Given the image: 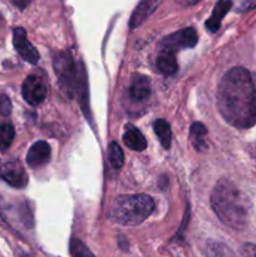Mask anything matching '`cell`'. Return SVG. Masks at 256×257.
<instances>
[{
    "mask_svg": "<svg viewBox=\"0 0 256 257\" xmlns=\"http://www.w3.org/2000/svg\"><path fill=\"white\" fill-rule=\"evenodd\" d=\"M206 135H207V128H206L201 122H195L191 125V142H192L193 147H195L196 151H198V152H205V151H207L208 145L207 142H206Z\"/></svg>",
    "mask_w": 256,
    "mask_h": 257,
    "instance_id": "15",
    "label": "cell"
},
{
    "mask_svg": "<svg viewBox=\"0 0 256 257\" xmlns=\"http://www.w3.org/2000/svg\"><path fill=\"white\" fill-rule=\"evenodd\" d=\"M256 0H237L238 12H247V10L255 9Z\"/></svg>",
    "mask_w": 256,
    "mask_h": 257,
    "instance_id": "23",
    "label": "cell"
},
{
    "mask_svg": "<svg viewBox=\"0 0 256 257\" xmlns=\"http://www.w3.org/2000/svg\"><path fill=\"white\" fill-rule=\"evenodd\" d=\"M12 112V102L4 94H0V115H9Z\"/></svg>",
    "mask_w": 256,
    "mask_h": 257,
    "instance_id": "22",
    "label": "cell"
},
{
    "mask_svg": "<svg viewBox=\"0 0 256 257\" xmlns=\"http://www.w3.org/2000/svg\"><path fill=\"white\" fill-rule=\"evenodd\" d=\"M218 112L235 128L256 124V75L242 67L228 70L218 83Z\"/></svg>",
    "mask_w": 256,
    "mask_h": 257,
    "instance_id": "1",
    "label": "cell"
},
{
    "mask_svg": "<svg viewBox=\"0 0 256 257\" xmlns=\"http://www.w3.org/2000/svg\"><path fill=\"white\" fill-rule=\"evenodd\" d=\"M50 146L44 141L35 142L27 153V163L32 168L42 167L50 160Z\"/></svg>",
    "mask_w": 256,
    "mask_h": 257,
    "instance_id": "10",
    "label": "cell"
},
{
    "mask_svg": "<svg viewBox=\"0 0 256 257\" xmlns=\"http://www.w3.org/2000/svg\"><path fill=\"white\" fill-rule=\"evenodd\" d=\"M123 142L132 151H143L147 147V141H146L145 136L133 124H125Z\"/></svg>",
    "mask_w": 256,
    "mask_h": 257,
    "instance_id": "14",
    "label": "cell"
},
{
    "mask_svg": "<svg viewBox=\"0 0 256 257\" xmlns=\"http://www.w3.org/2000/svg\"><path fill=\"white\" fill-rule=\"evenodd\" d=\"M155 210V201L147 195L118 196L110 203L108 218L123 226L142 223Z\"/></svg>",
    "mask_w": 256,
    "mask_h": 257,
    "instance_id": "3",
    "label": "cell"
},
{
    "mask_svg": "<svg viewBox=\"0 0 256 257\" xmlns=\"http://www.w3.org/2000/svg\"><path fill=\"white\" fill-rule=\"evenodd\" d=\"M0 177L14 188H24L28 185V175L18 161H9L0 166Z\"/></svg>",
    "mask_w": 256,
    "mask_h": 257,
    "instance_id": "7",
    "label": "cell"
},
{
    "mask_svg": "<svg viewBox=\"0 0 256 257\" xmlns=\"http://www.w3.org/2000/svg\"><path fill=\"white\" fill-rule=\"evenodd\" d=\"M160 3L161 0H142L137 5L135 12L132 13V17H131L130 20L131 29H135V28H138L140 25H142L155 13V10L157 9Z\"/></svg>",
    "mask_w": 256,
    "mask_h": 257,
    "instance_id": "11",
    "label": "cell"
},
{
    "mask_svg": "<svg viewBox=\"0 0 256 257\" xmlns=\"http://www.w3.org/2000/svg\"><path fill=\"white\" fill-rule=\"evenodd\" d=\"M157 68L162 74H175L178 68L175 53L167 52V50H161L157 58Z\"/></svg>",
    "mask_w": 256,
    "mask_h": 257,
    "instance_id": "16",
    "label": "cell"
},
{
    "mask_svg": "<svg viewBox=\"0 0 256 257\" xmlns=\"http://www.w3.org/2000/svg\"><path fill=\"white\" fill-rule=\"evenodd\" d=\"M13 44H14L17 52L19 53V55L25 62L30 63V64H37L38 60H39V53L33 47L32 43L28 40L27 33L23 28H15L14 29V32H13Z\"/></svg>",
    "mask_w": 256,
    "mask_h": 257,
    "instance_id": "8",
    "label": "cell"
},
{
    "mask_svg": "<svg viewBox=\"0 0 256 257\" xmlns=\"http://www.w3.org/2000/svg\"><path fill=\"white\" fill-rule=\"evenodd\" d=\"M12 2H13V4L18 8V9L24 10L25 8L30 4V2H32V0H12Z\"/></svg>",
    "mask_w": 256,
    "mask_h": 257,
    "instance_id": "25",
    "label": "cell"
},
{
    "mask_svg": "<svg viewBox=\"0 0 256 257\" xmlns=\"http://www.w3.org/2000/svg\"><path fill=\"white\" fill-rule=\"evenodd\" d=\"M153 130H155L156 136L160 140L162 147L168 150L171 147V140H172V132H171L170 124L165 119H157L153 124Z\"/></svg>",
    "mask_w": 256,
    "mask_h": 257,
    "instance_id": "17",
    "label": "cell"
},
{
    "mask_svg": "<svg viewBox=\"0 0 256 257\" xmlns=\"http://www.w3.org/2000/svg\"><path fill=\"white\" fill-rule=\"evenodd\" d=\"M108 160H109L110 166L115 170L120 168L124 162V155H123L122 148L119 147L117 142H112L108 147Z\"/></svg>",
    "mask_w": 256,
    "mask_h": 257,
    "instance_id": "19",
    "label": "cell"
},
{
    "mask_svg": "<svg viewBox=\"0 0 256 257\" xmlns=\"http://www.w3.org/2000/svg\"><path fill=\"white\" fill-rule=\"evenodd\" d=\"M53 68L57 75L58 84L65 98L72 99L75 90V78H77V68L74 59L68 50L55 53L53 57Z\"/></svg>",
    "mask_w": 256,
    "mask_h": 257,
    "instance_id": "4",
    "label": "cell"
},
{
    "mask_svg": "<svg viewBox=\"0 0 256 257\" xmlns=\"http://www.w3.org/2000/svg\"><path fill=\"white\" fill-rule=\"evenodd\" d=\"M211 207L223 225L243 230L248 222V200L230 180L218 181L211 193Z\"/></svg>",
    "mask_w": 256,
    "mask_h": 257,
    "instance_id": "2",
    "label": "cell"
},
{
    "mask_svg": "<svg viewBox=\"0 0 256 257\" xmlns=\"http://www.w3.org/2000/svg\"><path fill=\"white\" fill-rule=\"evenodd\" d=\"M69 252L72 257H95L92 251L78 238H72L69 242Z\"/></svg>",
    "mask_w": 256,
    "mask_h": 257,
    "instance_id": "21",
    "label": "cell"
},
{
    "mask_svg": "<svg viewBox=\"0 0 256 257\" xmlns=\"http://www.w3.org/2000/svg\"><path fill=\"white\" fill-rule=\"evenodd\" d=\"M75 88L78 92V98H79L80 107H82L83 113L85 114L87 119L92 120V114L89 110V95H88V78L87 72H85L84 64L82 62L78 64L77 68V78H75Z\"/></svg>",
    "mask_w": 256,
    "mask_h": 257,
    "instance_id": "9",
    "label": "cell"
},
{
    "mask_svg": "<svg viewBox=\"0 0 256 257\" xmlns=\"http://www.w3.org/2000/svg\"><path fill=\"white\" fill-rule=\"evenodd\" d=\"M197 33L193 28H185L182 30L167 35L161 42V50H167V52L176 53L181 49H190L197 44Z\"/></svg>",
    "mask_w": 256,
    "mask_h": 257,
    "instance_id": "5",
    "label": "cell"
},
{
    "mask_svg": "<svg viewBox=\"0 0 256 257\" xmlns=\"http://www.w3.org/2000/svg\"><path fill=\"white\" fill-rule=\"evenodd\" d=\"M231 8H232V2L231 0H218L216 3L211 18L206 22V28H207L208 32L216 33L220 29L223 17L230 12Z\"/></svg>",
    "mask_w": 256,
    "mask_h": 257,
    "instance_id": "13",
    "label": "cell"
},
{
    "mask_svg": "<svg viewBox=\"0 0 256 257\" xmlns=\"http://www.w3.org/2000/svg\"><path fill=\"white\" fill-rule=\"evenodd\" d=\"M130 97L133 102H146L151 97V82L146 75H135L130 85Z\"/></svg>",
    "mask_w": 256,
    "mask_h": 257,
    "instance_id": "12",
    "label": "cell"
},
{
    "mask_svg": "<svg viewBox=\"0 0 256 257\" xmlns=\"http://www.w3.org/2000/svg\"><path fill=\"white\" fill-rule=\"evenodd\" d=\"M15 131L12 124L9 123L0 124V151H7L12 146Z\"/></svg>",
    "mask_w": 256,
    "mask_h": 257,
    "instance_id": "20",
    "label": "cell"
},
{
    "mask_svg": "<svg viewBox=\"0 0 256 257\" xmlns=\"http://www.w3.org/2000/svg\"><path fill=\"white\" fill-rule=\"evenodd\" d=\"M22 94L25 102L30 105H39L47 97V87L42 78L38 75H29L25 78L22 85Z\"/></svg>",
    "mask_w": 256,
    "mask_h": 257,
    "instance_id": "6",
    "label": "cell"
},
{
    "mask_svg": "<svg viewBox=\"0 0 256 257\" xmlns=\"http://www.w3.org/2000/svg\"><path fill=\"white\" fill-rule=\"evenodd\" d=\"M241 253L243 257H256V245L253 243H245L241 247Z\"/></svg>",
    "mask_w": 256,
    "mask_h": 257,
    "instance_id": "24",
    "label": "cell"
},
{
    "mask_svg": "<svg viewBox=\"0 0 256 257\" xmlns=\"http://www.w3.org/2000/svg\"><path fill=\"white\" fill-rule=\"evenodd\" d=\"M205 253L207 257H236L228 246L212 240L206 242Z\"/></svg>",
    "mask_w": 256,
    "mask_h": 257,
    "instance_id": "18",
    "label": "cell"
},
{
    "mask_svg": "<svg viewBox=\"0 0 256 257\" xmlns=\"http://www.w3.org/2000/svg\"><path fill=\"white\" fill-rule=\"evenodd\" d=\"M251 152H252V156H253V157H255V160H256V143H255V145H253V147H252V150H251Z\"/></svg>",
    "mask_w": 256,
    "mask_h": 257,
    "instance_id": "27",
    "label": "cell"
},
{
    "mask_svg": "<svg viewBox=\"0 0 256 257\" xmlns=\"http://www.w3.org/2000/svg\"><path fill=\"white\" fill-rule=\"evenodd\" d=\"M198 2H200V0H181V3H182L183 5H193Z\"/></svg>",
    "mask_w": 256,
    "mask_h": 257,
    "instance_id": "26",
    "label": "cell"
}]
</instances>
